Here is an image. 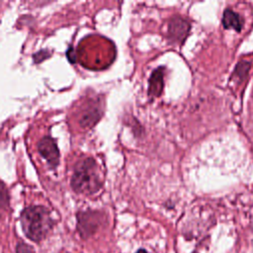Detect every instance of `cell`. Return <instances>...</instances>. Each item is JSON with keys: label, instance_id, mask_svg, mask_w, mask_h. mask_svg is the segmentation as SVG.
<instances>
[{"label": "cell", "instance_id": "cell-1", "mask_svg": "<svg viewBox=\"0 0 253 253\" xmlns=\"http://www.w3.org/2000/svg\"><path fill=\"white\" fill-rule=\"evenodd\" d=\"M20 219L25 235L35 242L43 240L53 226V220L48 210L42 206L26 208L22 211Z\"/></svg>", "mask_w": 253, "mask_h": 253}, {"label": "cell", "instance_id": "cell-2", "mask_svg": "<svg viewBox=\"0 0 253 253\" xmlns=\"http://www.w3.org/2000/svg\"><path fill=\"white\" fill-rule=\"evenodd\" d=\"M71 185L73 190L78 193L92 194L99 190L101 181L97 164L93 159L86 158L77 165L71 179Z\"/></svg>", "mask_w": 253, "mask_h": 253}, {"label": "cell", "instance_id": "cell-3", "mask_svg": "<svg viewBox=\"0 0 253 253\" xmlns=\"http://www.w3.org/2000/svg\"><path fill=\"white\" fill-rule=\"evenodd\" d=\"M100 223L101 215L97 211H81L77 214V230L83 239L93 235Z\"/></svg>", "mask_w": 253, "mask_h": 253}, {"label": "cell", "instance_id": "cell-4", "mask_svg": "<svg viewBox=\"0 0 253 253\" xmlns=\"http://www.w3.org/2000/svg\"><path fill=\"white\" fill-rule=\"evenodd\" d=\"M40 154L47 161V163L54 167L58 163V150L54 140L48 136L43 137L39 143Z\"/></svg>", "mask_w": 253, "mask_h": 253}, {"label": "cell", "instance_id": "cell-5", "mask_svg": "<svg viewBox=\"0 0 253 253\" xmlns=\"http://www.w3.org/2000/svg\"><path fill=\"white\" fill-rule=\"evenodd\" d=\"M188 24L181 18L174 19L169 26V33L172 39L174 40H183L187 35Z\"/></svg>", "mask_w": 253, "mask_h": 253}, {"label": "cell", "instance_id": "cell-6", "mask_svg": "<svg viewBox=\"0 0 253 253\" xmlns=\"http://www.w3.org/2000/svg\"><path fill=\"white\" fill-rule=\"evenodd\" d=\"M222 23H223L224 28H226V29L232 28L235 31L240 32L241 29H242L243 21H242V19L240 18V16L237 13L233 12L230 9H227L223 13Z\"/></svg>", "mask_w": 253, "mask_h": 253}, {"label": "cell", "instance_id": "cell-7", "mask_svg": "<svg viewBox=\"0 0 253 253\" xmlns=\"http://www.w3.org/2000/svg\"><path fill=\"white\" fill-rule=\"evenodd\" d=\"M162 85H163V75H162V72L158 69L155 72H153L150 78L149 93L152 95L158 96L162 90Z\"/></svg>", "mask_w": 253, "mask_h": 253}, {"label": "cell", "instance_id": "cell-8", "mask_svg": "<svg viewBox=\"0 0 253 253\" xmlns=\"http://www.w3.org/2000/svg\"><path fill=\"white\" fill-rule=\"evenodd\" d=\"M98 118H99V110L96 107H91L88 110H85V112L81 117L80 123L83 126H90L94 123H96Z\"/></svg>", "mask_w": 253, "mask_h": 253}, {"label": "cell", "instance_id": "cell-9", "mask_svg": "<svg viewBox=\"0 0 253 253\" xmlns=\"http://www.w3.org/2000/svg\"><path fill=\"white\" fill-rule=\"evenodd\" d=\"M9 205V198L8 193L5 186L0 182V218L6 211Z\"/></svg>", "mask_w": 253, "mask_h": 253}, {"label": "cell", "instance_id": "cell-10", "mask_svg": "<svg viewBox=\"0 0 253 253\" xmlns=\"http://www.w3.org/2000/svg\"><path fill=\"white\" fill-rule=\"evenodd\" d=\"M16 251H17V253H34L33 248L25 243H19L17 245Z\"/></svg>", "mask_w": 253, "mask_h": 253}, {"label": "cell", "instance_id": "cell-11", "mask_svg": "<svg viewBox=\"0 0 253 253\" xmlns=\"http://www.w3.org/2000/svg\"><path fill=\"white\" fill-rule=\"evenodd\" d=\"M136 253H146V251L144 249H139L138 251H136Z\"/></svg>", "mask_w": 253, "mask_h": 253}]
</instances>
